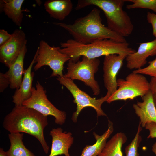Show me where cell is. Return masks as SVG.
<instances>
[{"label": "cell", "instance_id": "cell-8", "mask_svg": "<svg viewBox=\"0 0 156 156\" xmlns=\"http://www.w3.org/2000/svg\"><path fill=\"white\" fill-rule=\"evenodd\" d=\"M57 79L60 83L65 86L71 93L74 100L73 102L77 105L76 110L73 114L72 119L74 122H76L78 116L82 109L87 107H91L96 111L97 116H107L101 108L103 103L106 101L108 98L105 96L96 99L90 97L87 93L80 89L70 79L57 77Z\"/></svg>", "mask_w": 156, "mask_h": 156}, {"label": "cell", "instance_id": "cell-4", "mask_svg": "<svg viewBox=\"0 0 156 156\" xmlns=\"http://www.w3.org/2000/svg\"><path fill=\"white\" fill-rule=\"evenodd\" d=\"M125 0H79L75 9L78 10L91 5L103 12L107 27L124 37L132 33L134 26L127 13L123 9Z\"/></svg>", "mask_w": 156, "mask_h": 156}, {"label": "cell", "instance_id": "cell-26", "mask_svg": "<svg viewBox=\"0 0 156 156\" xmlns=\"http://www.w3.org/2000/svg\"><path fill=\"white\" fill-rule=\"evenodd\" d=\"M146 18L148 22L151 25L153 34L156 38V14L153 13L148 12Z\"/></svg>", "mask_w": 156, "mask_h": 156}, {"label": "cell", "instance_id": "cell-22", "mask_svg": "<svg viewBox=\"0 0 156 156\" xmlns=\"http://www.w3.org/2000/svg\"><path fill=\"white\" fill-rule=\"evenodd\" d=\"M142 130V127L139 122L138 130L134 139L125 148L126 156H139L138 148L139 146L142 138L140 135Z\"/></svg>", "mask_w": 156, "mask_h": 156}, {"label": "cell", "instance_id": "cell-10", "mask_svg": "<svg viewBox=\"0 0 156 156\" xmlns=\"http://www.w3.org/2000/svg\"><path fill=\"white\" fill-rule=\"evenodd\" d=\"M11 35L10 38L0 47V62L8 68L15 62L27 43L25 34L22 29H16Z\"/></svg>", "mask_w": 156, "mask_h": 156}, {"label": "cell", "instance_id": "cell-28", "mask_svg": "<svg viewBox=\"0 0 156 156\" xmlns=\"http://www.w3.org/2000/svg\"><path fill=\"white\" fill-rule=\"evenodd\" d=\"M150 91H151L153 100L156 105V77H151L149 82Z\"/></svg>", "mask_w": 156, "mask_h": 156}, {"label": "cell", "instance_id": "cell-17", "mask_svg": "<svg viewBox=\"0 0 156 156\" xmlns=\"http://www.w3.org/2000/svg\"><path fill=\"white\" fill-rule=\"evenodd\" d=\"M27 50L26 44L23 48L15 62L5 73L9 78L10 81L9 86L12 89L19 88L21 83L24 70V61Z\"/></svg>", "mask_w": 156, "mask_h": 156}, {"label": "cell", "instance_id": "cell-25", "mask_svg": "<svg viewBox=\"0 0 156 156\" xmlns=\"http://www.w3.org/2000/svg\"><path fill=\"white\" fill-rule=\"evenodd\" d=\"M10 81L5 73H0V92H2L10 86Z\"/></svg>", "mask_w": 156, "mask_h": 156}, {"label": "cell", "instance_id": "cell-21", "mask_svg": "<svg viewBox=\"0 0 156 156\" xmlns=\"http://www.w3.org/2000/svg\"><path fill=\"white\" fill-rule=\"evenodd\" d=\"M127 139L124 133H117L107 142L105 147L98 156H123L122 147Z\"/></svg>", "mask_w": 156, "mask_h": 156}, {"label": "cell", "instance_id": "cell-1", "mask_svg": "<svg viewBox=\"0 0 156 156\" xmlns=\"http://www.w3.org/2000/svg\"><path fill=\"white\" fill-rule=\"evenodd\" d=\"M68 32L75 41L87 44L105 39L124 42L125 38L114 32L102 23L100 11L94 8L85 16L76 19L72 24L54 22Z\"/></svg>", "mask_w": 156, "mask_h": 156}, {"label": "cell", "instance_id": "cell-18", "mask_svg": "<svg viewBox=\"0 0 156 156\" xmlns=\"http://www.w3.org/2000/svg\"><path fill=\"white\" fill-rule=\"evenodd\" d=\"M24 0H0V10L17 26L20 27L23 14L21 9Z\"/></svg>", "mask_w": 156, "mask_h": 156}, {"label": "cell", "instance_id": "cell-30", "mask_svg": "<svg viewBox=\"0 0 156 156\" xmlns=\"http://www.w3.org/2000/svg\"><path fill=\"white\" fill-rule=\"evenodd\" d=\"M0 156H7L6 151H5L3 148H0Z\"/></svg>", "mask_w": 156, "mask_h": 156}, {"label": "cell", "instance_id": "cell-13", "mask_svg": "<svg viewBox=\"0 0 156 156\" xmlns=\"http://www.w3.org/2000/svg\"><path fill=\"white\" fill-rule=\"evenodd\" d=\"M52 137V144L50 153L49 156H57L64 155L70 156L69 149L74 142V138L71 132H63L60 127L54 128L50 132Z\"/></svg>", "mask_w": 156, "mask_h": 156}, {"label": "cell", "instance_id": "cell-29", "mask_svg": "<svg viewBox=\"0 0 156 156\" xmlns=\"http://www.w3.org/2000/svg\"><path fill=\"white\" fill-rule=\"evenodd\" d=\"M11 34H9L3 29L0 30V47L5 43L11 38Z\"/></svg>", "mask_w": 156, "mask_h": 156}, {"label": "cell", "instance_id": "cell-31", "mask_svg": "<svg viewBox=\"0 0 156 156\" xmlns=\"http://www.w3.org/2000/svg\"><path fill=\"white\" fill-rule=\"evenodd\" d=\"M152 150L156 156V142H155L152 146Z\"/></svg>", "mask_w": 156, "mask_h": 156}, {"label": "cell", "instance_id": "cell-2", "mask_svg": "<svg viewBox=\"0 0 156 156\" xmlns=\"http://www.w3.org/2000/svg\"><path fill=\"white\" fill-rule=\"evenodd\" d=\"M47 116L22 105H15L5 117L3 126L10 133H25L34 137L47 154L49 147L45 139L44 131L48 124Z\"/></svg>", "mask_w": 156, "mask_h": 156}, {"label": "cell", "instance_id": "cell-7", "mask_svg": "<svg viewBox=\"0 0 156 156\" xmlns=\"http://www.w3.org/2000/svg\"><path fill=\"white\" fill-rule=\"evenodd\" d=\"M60 47L51 46L44 40L40 41L36 51L35 62L36 64L34 67L35 71L42 67L47 66L52 70L51 77L64 76L63 70L64 63L70 58L59 50Z\"/></svg>", "mask_w": 156, "mask_h": 156}, {"label": "cell", "instance_id": "cell-32", "mask_svg": "<svg viewBox=\"0 0 156 156\" xmlns=\"http://www.w3.org/2000/svg\"><path fill=\"white\" fill-rule=\"evenodd\" d=\"M155 107H156V105H155Z\"/></svg>", "mask_w": 156, "mask_h": 156}, {"label": "cell", "instance_id": "cell-23", "mask_svg": "<svg viewBox=\"0 0 156 156\" xmlns=\"http://www.w3.org/2000/svg\"><path fill=\"white\" fill-rule=\"evenodd\" d=\"M131 3L126 5L128 9L142 8L151 10L156 13V0H125Z\"/></svg>", "mask_w": 156, "mask_h": 156}, {"label": "cell", "instance_id": "cell-3", "mask_svg": "<svg viewBox=\"0 0 156 156\" xmlns=\"http://www.w3.org/2000/svg\"><path fill=\"white\" fill-rule=\"evenodd\" d=\"M60 44L62 48H60L59 51L76 61L79 60L81 56L95 58L112 54L127 56L136 51L129 47L127 41L121 42L109 39L97 40L87 44L70 39L61 42Z\"/></svg>", "mask_w": 156, "mask_h": 156}, {"label": "cell", "instance_id": "cell-14", "mask_svg": "<svg viewBox=\"0 0 156 156\" xmlns=\"http://www.w3.org/2000/svg\"><path fill=\"white\" fill-rule=\"evenodd\" d=\"M142 101L134 104L133 107L139 118L141 126L145 127L147 123H156V108L151 91L142 97Z\"/></svg>", "mask_w": 156, "mask_h": 156}, {"label": "cell", "instance_id": "cell-24", "mask_svg": "<svg viewBox=\"0 0 156 156\" xmlns=\"http://www.w3.org/2000/svg\"><path fill=\"white\" fill-rule=\"evenodd\" d=\"M146 67L134 70L133 72L156 77V57L153 60L150 61Z\"/></svg>", "mask_w": 156, "mask_h": 156}, {"label": "cell", "instance_id": "cell-27", "mask_svg": "<svg viewBox=\"0 0 156 156\" xmlns=\"http://www.w3.org/2000/svg\"><path fill=\"white\" fill-rule=\"evenodd\" d=\"M146 129L149 131L148 138H156V123L152 122L147 123L145 126Z\"/></svg>", "mask_w": 156, "mask_h": 156}, {"label": "cell", "instance_id": "cell-19", "mask_svg": "<svg viewBox=\"0 0 156 156\" xmlns=\"http://www.w3.org/2000/svg\"><path fill=\"white\" fill-rule=\"evenodd\" d=\"M112 122L108 120V128L101 135L95 132L93 135L96 140V143L91 145H86L83 149L80 156H97L102 151L107 143V140L113 131Z\"/></svg>", "mask_w": 156, "mask_h": 156}, {"label": "cell", "instance_id": "cell-11", "mask_svg": "<svg viewBox=\"0 0 156 156\" xmlns=\"http://www.w3.org/2000/svg\"><path fill=\"white\" fill-rule=\"evenodd\" d=\"M127 56L112 54L105 56L103 62V79L108 98L118 88L116 76Z\"/></svg>", "mask_w": 156, "mask_h": 156}, {"label": "cell", "instance_id": "cell-12", "mask_svg": "<svg viewBox=\"0 0 156 156\" xmlns=\"http://www.w3.org/2000/svg\"><path fill=\"white\" fill-rule=\"evenodd\" d=\"M156 55V38L150 42L141 43L136 51L125 58L126 67L130 70H137L144 66L150 56Z\"/></svg>", "mask_w": 156, "mask_h": 156}, {"label": "cell", "instance_id": "cell-5", "mask_svg": "<svg viewBox=\"0 0 156 156\" xmlns=\"http://www.w3.org/2000/svg\"><path fill=\"white\" fill-rule=\"evenodd\" d=\"M100 61L98 58H89L82 56L81 61H75L70 58L67 64V73L64 76L72 80H78L90 87L94 94L99 95L100 86L95 80L94 74L99 70Z\"/></svg>", "mask_w": 156, "mask_h": 156}, {"label": "cell", "instance_id": "cell-20", "mask_svg": "<svg viewBox=\"0 0 156 156\" xmlns=\"http://www.w3.org/2000/svg\"><path fill=\"white\" fill-rule=\"evenodd\" d=\"M8 135L10 146L9 150L6 151L7 156H35L24 144L23 133H10Z\"/></svg>", "mask_w": 156, "mask_h": 156}, {"label": "cell", "instance_id": "cell-15", "mask_svg": "<svg viewBox=\"0 0 156 156\" xmlns=\"http://www.w3.org/2000/svg\"><path fill=\"white\" fill-rule=\"evenodd\" d=\"M36 54V52L28 68L24 70L21 85L19 88L16 89L12 96V102L15 105H22L23 102L29 99L31 95L32 81L34 75L31 70L35 63Z\"/></svg>", "mask_w": 156, "mask_h": 156}, {"label": "cell", "instance_id": "cell-6", "mask_svg": "<svg viewBox=\"0 0 156 156\" xmlns=\"http://www.w3.org/2000/svg\"><path fill=\"white\" fill-rule=\"evenodd\" d=\"M117 82L118 88L107 100L108 103L117 100L125 101L138 96L142 97L150 90L149 82L142 74L132 72L125 79L119 78Z\"/></svg>", "mask_w": 156, "mask_h": 156}, {"label": "cell", "instance_id": "cell-16", "mask_svg": "<svg viewBox=\"0 0 156 156\" xmlns=\"http://www.w3.org/2000/svg\"><path fill=\"white\" fill-rule=\"evenodd\" d=\"M44 6L51 17L59 21L68 16L73 8L71 0H48L45 2Z\"/></svg>", "mask_w": 156, "mask_h": 156}, {"label": "cell", "instance_id": "cell-9", "mask_svg": "<svg viewBox=\"0 0 156 156\" xmlns=\"http://www.w3.org/2000/svg\"><path fill=\"white\" fill-rule=\"evenodd\" d=\"M35 86L32 87L31 97L24 101L22 105L45 116H53L55 118V123L63 125L66 118V112L57 109L48 99L46 90L39 81H37Z\"/></svg>", "mask_w": 156, "mask_h": 156}]
</instances>
